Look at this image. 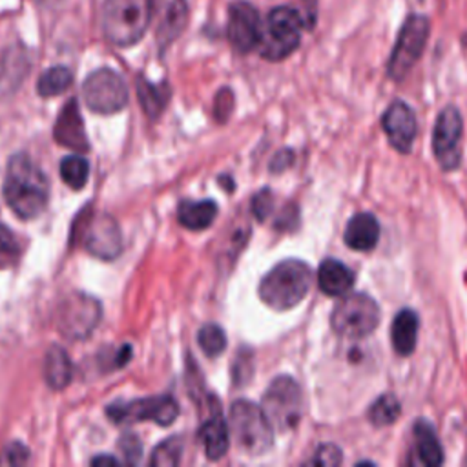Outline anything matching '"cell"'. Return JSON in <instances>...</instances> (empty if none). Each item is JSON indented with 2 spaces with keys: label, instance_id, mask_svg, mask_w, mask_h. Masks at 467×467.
Instances as JSON below:
<instances>
[{
  "label": "cell",
  "instance_id": "cell-1",
  "mask_svg": "<svg viewBox=\"0 0 467 467\" xmlns=\"http://www.w3.org/2000/svg\"><path fill=\"white\" fill-rule=\"evenodd\" d=\"M4 197L20 219L40 215L49 201V182L27 153H15L7 164Z\"/></svg>",
  "mask_w": 467,
  "mask_h": 467
},
{
  "label": "cell",
  "instance_id": "cell-2",
  "mask_svg": "<svg viewBox=\"0 0 467 467\" xmlns=\"http://www.w3.org/2000/svg\"><path fill=\"white\" fill-rule=\"evenodd\" d=\"M310 285V266L299 259H285L261 279L259 297L274 310H288L306 297Z\"/></svg>",
  "mask_w": 467,
  "mask_h": 467
},
{
  "label": "cell",
  "instance_id": "cell-3",
  "mask_svg": "<svg viewBox=\"0 0 467 467\" xmlns=\"http://www.w3.org/2000/svg\"><path fill=\"white\" fill-rule=\"evenodd\" d=\"M153 18V0H104L102 31L119 47L137 44Z\"/></svg>",
  "mask_w": 467,
  "mask_h": 467
},
{
  "label": "cell",
  "instance_id": "cell-4",
  "mask_svg": "<svg viewBox=\"0 0 467 467\" xmlns=\"http://www.w3.org/2000/svg\"><path fill=\"white\" fill-rule=\"evenodd\" d=\"M230 436L237 449L248 456L265 454L274 443V427L263 407L248 400H235L228 414Z\"/></svg>",
  "mask_w": 467,
  "mask_h": 467
},
{
  "label": "cell",
  "instance_id": "cell-5",
  "mask_svg": "<svg viewBox=\"0 0 467 467\" xmlns=\"http://www.w3.org/2000/svg\"><path fill=\"white\" fill-rule=\"evenodd\" d=\"M310 22L297 9L290 5H277L263 22V33L259 42V55L266 60L277 62L292 55L301 42V29Z\"/></svg>",
  "mask_w": 467,
  "mask_h": 467
},
{
  "label": "cell",
  "instance_id": "cell-6",
  "mask_svg": "<svg viewBox=\"0 0 467 467\" xmlns=\"http://www.w3.org/2000/svg\"><path fill=\"white\" fill-rule=\"evenodd\" d=\"M261 407L274 429L281 432L290 431L303 416L305 400L301 387L290 376H277L265 390Z\"/></svg>",
  "mask_w": 467,
  "mask_h": 467
},
{
  "label": "cell",
  "instance_id": "cell-7",
  "mask_svg": "<svg viewBox=\"0 0 467 467\" xmlns=\"http://www.w3.org/2000/svg\"><path fill=\"white\" fill-rule=\"evenodd\" d=\"M429 31L431 24L427 16L414 13L405 18L387 64V73L392 80H403L420 60L429 38Z\"/></svg>",
  "mask_w": 467,
  "mask_h": 467
},
{
  "label": "cell",
  "instance_id": "cell-8",
  "mask_svg": "<svg viewBox=\"0 0 467 467\" xmlns=\"http://www.w3.org/2000/svg\"><path fill=\"white\" fill-rule=\"evenodd\" d=\"M379 321L378 303L363 292L345 296L330 316L334 332L343 337H363L368 336Z\"/></svg>",
  "mask_w": 467,
  "mask_h": 467
},
{
  "label": "cell",
  "instance_id": "cell-9",
  "mask_svg": "<svg viewBox=\"0 0 467 467\" xmlns=\"http://www.w3.org/2000/svg\"><path fill=\"white\" fill-rule=\"evenodd\" d=\"M82 99L91 111L109 115L120 111L128 104V88L117 71L100 67L86 77L82 84Z\"/></svg>",
  "mask_w": 467,
  "mask_h": 467
},
{
  "label": "cell",
  "instance_id": "cell-10",
  "mask_svg": "<svg viewBox=\"0 0 467 467\" xmlns=\"http://www.w3.org/2000/svg\"><path fill=\"white\" fill-rule=\"evenodd\" d=\"M100 314L102 308L95 297L73 292L57 308V327L69 339H86L97 328Z\"/></svg>",
  "mask_w": 467,
  "mask_h": 467
},
{
  "label": "cell",
  "instance_id": "cell-11",
  "mask_svg": "<svg viewBox=\"0 0 467 467\" xmlns=\"http://www.w3.org/2000/svg\"><path fill=\"white\" fill-rule=\"evenodd\" d=\"M106 414L119 425L151 420L161 427H168L177 420L179 405L171 396L164 394V396H157V398L115 401L106 407Z\"/></svg>",
  "mask_w": 467,
  "mask_h": 467
},
{
  "label": "cell",
  "instance_id": "cell-12",
  "mask_svg": "<svg viewBox=\"0 0 467 467\" xmlns=\"http://www.w3.org/2000/svg\"><path fill=\"white\" fill-rule=\"evenodd\" d=\"M463 120L456 106H445L434 122L432 151L443 170H456L462 159Z\"/></svg>",
  "mask_w": 467,
  "mask_h": 467
},
{
  "label": "cell",
  "instance_id": "cell-13",
  "mask_svg": "<svg viewBox=\"0 0 467 467\" xmlns=\"http://www.w3.org/2000/svg\"><path fill=\"white\" fill-rule=\"evenodd\" d=\"M263 20L250 2H234L228 7L226 36L237 53H250L259 47Z\"/></svg>",
  "mask_w": 467,
  "mask_h": 467
},
{
  "label": "cell",
  "instance_id": "cell-14",
  "mask_svg": "<svg viewBox=\"0 0 467 467\" xmlns=\"http://www.w3.org/2000/svg\"><path fill=\"white\" fill-rule=\"evenodd\" d=\"M186 0H153V22L155 40L161 51L171 46L188 24Z\"/></svg>",
  "mask_w": 467,
  "mask_h": 467
},
{
  "label": "cell",
  "instance_id": "cell-15",
  "mask_svg": "<svg viewBox=\"0 0 467 467\" xmlns=\"http://www.w3.org/2000/svg\"><path fill=\"white\" fill-rule=\"evenodd\" d=\"M84 244L99 259H115L122 250V235L117 221L108 213L95 215L84 232Z\"/></svg>",
  "mask_w": 467,
  "mask_h": 467
},
{
  "label": "cell",
  "instance_id": "cell-16",
  "mask_svg": "<svg viewBox=\"0 0 467 467\" xmlns=\"http://www.w3.org/2000/svg\"><path fill=\"white\" fill-rule=\"evenodd\" d=\"M381 126L394 150L409 153L416 137L414 111L401 100H394L381 117Z\"/></svg>",
  "mask_w": 467,
  "mask_h": 467
},
{
  "label": "cell",
  "instance_id": "cell-17",
  "mask_svg": "<svg viewBox=\"0 0 467 467\" xmlns=\"http://www.w3.org/2000/svg\"><path fill=\"white\" fill-rule=\"evenodd\" d=\"M55 140L69 150H75V151H88L89 148V142H88V137H86V130H84V120L80 117V111H78V102L77 99H69L58 117H57V122H55Z\"/></svg>",
  "mask_w": 467,
  "mask_h": 467
},
{
  "label": "cell",
  "instance_id": "cell-18",
  "mask_svg": "<svg viewBox=\"0 0 467 467\" xmlns=\"http://www.w3.org/2000/svg\"><path fill=\"white\" fill-rule=\"evenodd\" d=\"M199 438L208 460H221L226 454L230 447V427L217 407L201 425Z\"/></svg>",
  "mask_w": 467,
  "mask_h": 467
},
{
  "label": "cell",
  "instance_id": "cell-19",
  "mask_svg": "<svg viewBox=\"0 0 467 467\" xmlns=\"http://www.w3.org/2000/svg\"><path fill=\"white\" fill-rule=\"evenodd\" d=\"M345 244L358 252H368L378 244L379 224L372 213H356L345 226Z\"/></svg>",
  "mask_w": 467,
  "mask_h": 467
},
{
  "label": "cell",
  "instance_id": "cell-20",
  "mask_svg": "<svg viewBox=\"0 0 467 467\" xmlns=\"http://www.w3.org/2000/svg\"><path fill=\"white\" fill-rule=\"evenodd\" d=\"M418 327L420 319L418 314L410 308H401L390 325V339L392 347L400 356L412 354L418 339Z\"/></svg>",
  "mask_w": 467,
  "mask_h": 467
},
{
  "label": "cell",
  "instance_id": "cell-21",
  "mask_svg": "<svg viewBox=\"0 0 467 467\" xmlns=\"http://www.w3.org/2000/svg\"><path fill=\"white\" fill-rule=\"evenodd\" d=\"M352 283L354 274L337 259H325L317 268V285L327 296H343Z\"/></svg>",
  "mask_w": 467,
  "mask_h": 467
},
{
  "label": "cell",
  "instance_id": "cell-22",
  "mask_svg": "<svg viewBox=\"0 0 467 467\" xmlns=\"http://www.w3.org/2000/svg\"><path fill=\"white\" fill-rule=\"evenodd\" d=\"M412 432H414V451L418 454L420 463L429 465V467L441 465L443 463V449L440 445L434 427L425 420H418L414 423Z\"/></svg>",
  "mask_w": 467,
  "mask_h": 467
},
{
  "label": "cell",
  "instance_id": "cell-23",
  "mask_svg": "<svg viewBox=\"0 0 467 467\" xmlns=\"http://www.w3.org/2000/svg\"><path fill=\"white\" fill-rule=\"evenodd\" d=\"M27 69H29V58L24 47L16 46V47L5 49L0 64V91L9 93L16 89V86L24 80Z\"/></svg>",
  "mask_w": 467,
  "mask_h": 467
},
{
  "label": "cell",
  "instance_id": "cell-24",
  "mask_svg": "<svg viewBox=\"0 0 467 467\" xmlns=\"http://www.w3.org/2000/svg\"><path fill=\"white\" fill-rule=\"evenodd\" d=\"M217 215V204L212 199L202 201H182L177 210L179 223L193 232L206 230Z\"/></svg>",
  "mask_w": 467,
  "mask_h": 467
},
{
  "label": "cell",
  "instance_id": "cell-25",
  "mask_svg": "<svg viewBox=\"0 0 467 467\" xmlns=\"http://www.w3.org/2000/svg\"><path fill=\"white\" fill-rule=\"evenodd\" d=\"M71 374H73V365L67 352L60 345L49 347L44 359L46 383L55 390H62L64 387L69 385Z\"/></svg>",
  "mask_w": 467,
  "mask_h": 467
},
{
  "label": "cell",
  "instance_id": "cell-26",
  "mask_svg": "<svg viewBox=\"0 0 467 467\" xmlns=\"http://www.w3.org/2000/svg\"><path fill=\"white\" fill-rule=\"evenodd\" d=\"M137 95L142 104V109L151 117H159L170 99V89L166 84H153L146 77H137Z\"/></svg>",
  "mask_w": 467,
  "mask_h": 467
},
{
  "label": "cell",
  "instance_id": "cell-27",
  "mask_svg": "<svg viewBox=\"0 0 467 467\" xmlns=\"http://www.w3.org/2000/svg\"><path fill=\"white\" fill-rule=\"evenodd\" d=\"M73 82V73L66 66H53L46 69L36 84V91L40 97H57L64 93Z\"/></svg>",
  "mask_w": 467,
  "mask_h": 467
},
{
  "label": "cell",
  "instance_id": "cell-28",
  "mask_svg": "<svg viewBox=\"0 0 467 467\" xmlns=\"http://www.w3.org/2000/svg\"><path fill=\"white\" fill-rule=\"evenodd\" d=\"M60 175L67 186H71L73 190H80L88 182L89 164L80 155H67L60 162Z\"/></svg>",
  "mask_w": 467,
  "mask_h": 467
},
{
  "label": "cell",
  "instance_id": "cell-29",
  "mask_svg": "<svg viewBox=\"0 0 467 467\" xmlns=\"http://www.w3.org/2000/svg\"><path fill=\"white\" fill-rule=\"evenodd\" d=\"M400 412H401V405L398 398L394 394H383L370 405L368 420L376 427H385L394 423L400 418Z\"/></svg>",
  "mask_w": 467,
  "mask_h": 467
},
{
  "label": "cell",
  "instance_id": "cell-30",
  "mask_svg": "<svg viewBox=\"0 0 467 467\" xmlns=\"http://www.w3.org/2000/svg\"><path fill=\"white\" fill-rule=\"evenodd\" d=\"M181 456H182V440L179 436H171L161 441L153 449L150 463L157 467H171L181 462Z\"/></svg>",
  "mask_w": 467,
  "mask_h": 467
},
{
  "label": "cell",
  "instance_id": "cell-31",
  "mask_svg": "<svg viewBox=\"0 0 467 467\" xmlns=\"http://www.w3.org/2000/svg\"><path fill=\"white\" fill-rule=\"evenodd\" d=\"M197 341L206 356H219L226 347V334L219 325L208 323L199 330Z\"/></svg>",
  "mask_w": 467,
  "mask_h": 467
},
{
  "label": "cell",
  "instance_id": "cell-32",
  "mask_svg": "<svg viewBox=\"0 0 467 467\" xmlns=\"http://www.w3.org/2000/svg\"><path fill=\"white\" fill-rule=\"evenodd\" d=\"M18 255L20 248L13 232L0 223V265H13L18 259Z\"/></svg>",
  "mask_w": 467,
  "mask_h": 467
},
{
  "label": "cell",
  "instance_id": "cell-33",
  "mask_svg": "<svg viewBox=\"0 0 467 467\" xmlns=\"http://www.w3.org/2000/svg\"><path fill=\"white\" fill-rule=\"evenodd\" d=\"M119 452L126 463H139L142 456V443L133 432H126L119 440Z\"/></svg>",
  "mask_w": 467,
  "mask_h": 467
},
{
  "label": "cell",
  "instance_id": "cell-34",
  "mask_svg": "<svg viewBox=\"0 0 467 467\" xmlns=\"http://www.w3.org/2000/svg\"><path fill=\"white\" fill-rule=\"evenodd\" d=\"M234 111V93L230 88L217 91L213 100V117L217 122H226Z\"/></svg>",
  "mask_w": 467,
  "mask_h": 467
},
{
  "label": "cell",
  "instance_id": "cell-35",
  "mask_svg": "<svg viewBox=\"0 0 467 467\" xmlns=\"http://www.w3.org/2000/svg\"><path fill=\"white\" fill-rule=\"evenodd\" d=\"M341 460H343V456H341V449L337 445L323 443L316 449V452L312 454L308 463H312V465H339Z\"/></svg>",
  "mask_w": 467,
  "mask_h": 467
},
{
  "label": "cell",
  "instance_id": "cell-36",
  "mask_svg": "<svg viewBox=\"0 0 467 467\" xmlns=\"http://www.w3.org/2000/svg\"><path fill=\"white\" fill-rule=\"evenodd\" d=\"M274 206V195L268 188H263L252 197V213L257 221H265Z\"/></svg>",
  "mask_w": 467,
  "mask_h": 467
},
{
  "label": "cell",
  "instance_id": "cell-37",
  "mask_svg": "<svg viewBox=\"0 0 467 467\" xmlns=\"http://www.w3.org/2000/svg\"><path fill=\"white\" fill-rule=\"evenodd\" d=\"M27 460H29L27 447L20 441H11L0 456V465H22Z\"/></svg>",
  "mask_w": 467,
  "mask_h": 467
},
{
  "label": "cell",
  "instance_id": "cell-38",
  "mask_svg": "<svg viewBox=\"0 0 467 467\" xmlns=\"http://www.w3.org/2000/svg\"><path fill=\"white\" fill-rule=\"evenodd\" d=\"M292 157H294V155H292L290 150H281V151L272 159L270 170H272V171H281V170H285L286 166H290Z\"/></svg>",
  "mask_w": 467,
  "mask_h": 467
},
{
  "label": "cell",
  "instance_id": "cell-39",
  "mask_svg": "<svg viewBox=\"0 0 467 467\" xmlns=\"http://www.w3.org/2000/svg\"><path fill=\"white\" fill-rule=\"evenodd\" d=\"M119 460L113 458L111 454H99L91 460V465H117Z\"/></svg>",
  "mask_w": 467,
  "mask_h": 467
},
{
  "label": "cell",
  "instance_id": "cell-40",
  "mask_svg": "<svg viewBox=\"0 0 467 467\" xmlns=\"http://www.w3.org/2000/svg\"><path fill=\"white\" fill-rule=\"evenodd\" d=\"M36 2H44V4H49V2H53V0H36Z\"/></svg>",
  "mask_w": 467,
  "mask_h": 467
}]
</instances>
